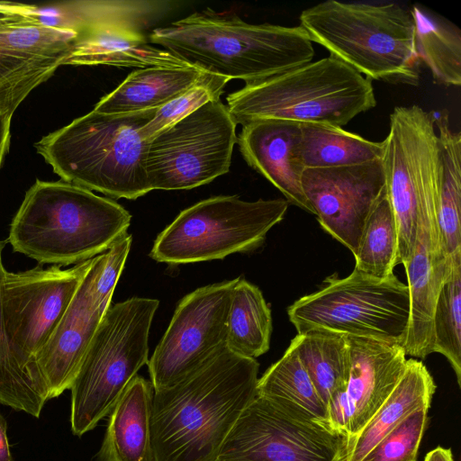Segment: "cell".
<instances>
[{"label": "cell", "mask_w": 461, "mask_h": 461, "mask_svg": "<svg viewBox=\"0 0 461 461\" xmlns=\"http://www.w3.org/2000/svg\"><path fill=\"white\" fill-rule=\"evenodd\" d=\"M259 364L228 348L176 384L154 390V461H216L243 410L257 395Z\"/></svg>", "instance_id": "obj_1"}, {"label": "cell", "mask_w": 461, "mask_h": 461, "mask_svg": "<svg viewBox=\"0 0 461 461\" xmlns=\"http://www.w3.org/2000/svg\"><path fill=\"white\" fill-rule=\"evenodd\" d=\"M149 41L212 74L246 83L312 62V41L300 26L251 24L210 9L155 28Z\"/></svg>", "instance_id": "obj_2"}, {"label": "cell", "mask_w": 461, "mask_h": 461, "mask_svg": "<svg viewBox=\"0 0 461 461\" xmlns=\"http://www.w3.org/2000/svg\"><path fill=\"white\" fill-rule=\"evenodd\" d=\"M131 221L110 198L61 179H37L12 220L8 241L40 264L76 265L107 251Z\"/></svg>", "instance_id": "obj_3"}, {"label": "cell", "mask_w": 461, "mask_h": 461, "mask_svg": "<svg viewBox=\"0 0 461 461\" xmlns=\"http://www.w3.org/2000/svg\"><path fill=\"white\" fill-rule=\"evenodd\" d=\"M156 109L122 114L94 110L35 143L61 180L113 198L135 200L150 192L140 130Z\"/></svg>", "instance_id": "obj_4"}, {"label": "cell", "mask_w": 461, "mask_h": 461, "mask_svg": "<svg viewBox=\"0 0 461 461\" xmlns=\"http://www.w3.org/2000/svg\"><path fill=\"white\" fill-rule=\"evenodd\" d=\"M299 20L312 42L371 81L419 85L410 9L394 2L327 0L303 10Z\"/></svg>", "instance_id": "obj_5"}, {"label": "cell", "mask_w": 461, "mask_h": 461, "mask_svg": "<svg viewBox=\"0 0 461 461\" xmlns=\"http://www.w3.org/2000/svg\"><path fill=\"white\" fill-rule=\"evenodd\" d=\"M226 101L237 125L272 118L342 127L376 105L372 81L330 55L246 83Z\"/></svg>", "instance_id": "obj_6"}, {"label": "cell", "mask_w": 461, "mask_h": 461, "mask_svg": "<svg viewBox=\"0 0 461 461\" xmlns=\"http://www.w3.org/2000/svg\"><path fill=\"white\" fill-rule=\"evenodd\" d=\"M159 302L133 297L107 309L70 387V424L81 437L109 416L149 362V334Z\"/></svg>", "instance_id": "obj_7"}, {"label": "cell", "mask_w": 461, "mask_h": 461, "mask_svg": "<svg viewBox=\"0 0 461 461\" xmlns=\"http://www.w3.org/2000/svg\"><path fill=\"white\" fill-rule=\"evenodd\" d=\"M324 283L287 309L297 334L321 330L403 346L410 319L407 285L394 275L381 279L355 268Z\"/></svg>", "instance_id": "obj_8"}, {"label": "cell", "mask_w": 461, "mask_h": 461, "mask_svg": "<svg viewBox=\"0 0 461 461\" xmlns=\"http://www.w3.org/2000/svg\"><path fill=\"white\" fill-rule=\"evenodd\" d=\"M285 199L241 200L219 195L183 210L157 237L149 256L158 262L180 265L221 259L253 250L285 217Z\"/></svg>", "instance_id": "obj_9"}, {"label": "cell", "mask_w": 461, "mask_h": 461, "mask_svg": "<svg viewBox=\"0 0 461 461\" xmlns=\"http://www.w3.org/2000/svg\"><path fill=\"white\" fill-rule=\"evenodd\" d=\"M237 123L221 99L153 136L145 170L150 190H186L229 172Z\"/></svg>", "instance_id": "obj_10"}, {"label": "cell", "mask_w": 461, "mask_h": 461, "mask_svg": "<svg viewBox=\"0 0 461 461\" xmlns=\"http://www.w3.org/2000/svg\"><path fill=\"white\" fill-rule=\"evenodd\" d=\"M384 142L385 189L398 234L397 263L404 266L413 250L419 203L440 186L441 154L433 112L415 104L396 106Z\"/></svg>", "instance_id": "obj_11"}, {"label": "cell", "mask_w": 461, "mask_h": 461, "mask_svg": "<svg viewBox=\"0 0 461 461\" xmlns=\"http://www.w3.org/2000/svg\"><path fill=\"white\" fill-rule=\"evenodd\" d=\"M94 258L68 269L51 266L6 271L2 282V314L9 341L22 367L48 398L33 374L32 361L68 309Z\"/></svg>", "instance_id": "obj_12"}, {"label": "cell", "mask_w": 461, "mask_h": 461, "mask_svg": "<svg viewBox=\"0 0 461 461\" xmlns=\"http://www.w3.org/2000/svg\"><path fill=\"white\" fill-rule=\"evenodd\" d=\"M237 280L200 287L181 299L147 364L154 390L176 384L227 348Z\"/></svg>", "instance_id": "obj_13"}, {"label": "cell", "mask_w": 461, "mask_h": 461, "mask_svg": "<svg viewBox=\"0 0 461 461\" xmlns=\"http://www.w3.org/2000/svg\"><path fill=\"white\" fill-rule=\"evenodd\" d=\"M347 438L294 418L256 395L225 438L216 461H344Z\"/></svg>", "instance_id": "obj_14"}, {"label": "cell", "mask_w": 461, "mask_h": 461, "mask_svg": "<svg viewBox=\"0 0 461 461\" xmlns=\"http://www.w3.org/2000/svg\"><path fill=\"white\" fill-rule=\"evenodd\" d=\"M301 182L321 228L354 256L366 220L385 190L382 159L304 168Z\"/></svg>", "instance_id": "obj_15"}, {"label": "cell", "mask_w": 461, "mask_h": 461, "mask_svg": "<svg viewBox=\"0 0 461 461\" xmlns=\"http://www.w3.org/2000/svg\"><path fill=\"white\" fill-rule=\"evenodd\" d=\"M350 367L346 386L328 402L331 428L353 438L369 421L402 377L406 355L402 347L347 336Z\"/></svg>", "instance_id": "obj_16"}, {"label": "cell", "mask_w": 461, "mask_h": 461, "mask_svg": "<svg viewBox=\"0 0 461 461\" xmlns=\"http://www.w3.org/2000/svg\"><path fill=\"white\" fill-rule=\"evenodd\" d=\"M77 33L28 19L0 26V115L12 117L70 53Z\"/></svg>", "instance_id": "obj_17"}, {"label": "cell", "mask_w": 461, "mask_h": 461, "mask_svg": "<svg viewBox=\"0 0 461 461\" xmlns=\"http://www.w3.org/2000/svg\"><path fill=\"white\" fill-rule=\"evenodd\" d=\"M439 189L424 195L418 206L413 250L404 265L410 294V319L402 348L406 356L433 353V314L453 258H447L438 221Z\"/></svg>", "instance_id": "obj_18"}, {"label": "cell", "mask_w": 461, "mask_h": 461, "mask_svg": "<svg viewBox=\"0 0 461 461\" xmlns=\"http://www.w3.org/2000/svg\"><path fill=\"white\" fill-rule=\"evenodd\" d=\"M104 258L105 252L95 257L62 318L33 358V374L50 399L70 389L105 313L93 295L94 284Z\"/></svg>", "instance_id": "obj_19"}, {"label": "cell", "mask_w": 461, "mask_h": 461, "mask_svg": "<svg viewBox=\"0 0 461 461\" xmlns=\"http://www.w3.org/2000/svg\"><path fill=\"white\" fill-rule=\"evenodd\" d=\"M301 124L298 122L262 118L244 125L237 142L245 161L299 208L314 214L303 187L304 169L298 157Z\"/></svg>", "instance_id": "obj_20"}, {"label": "cell", "mask_w": 461, "mask_h": 461, "mask_svg": "<svg viewBox=\"0 0 461 461\" xmlns=\"http://www.w3.org/2000/svg\"><path fill=\"white\" fill-rule=\"evenodd\" d=\"M175 5V2L158 0H75L42 6L34 5L26 17L36 23L77 34L104 28L144 32Z\"/></svg>", "instance_id": "obj_21"}, {"label": "cell", "mask_w": 461, "mask_h": 461, "mask_svg": "<svg viewBox=\"0 0 461 461\" xmlns=\"http://www.w3.org/2000/svg\"><path fill=\"white\" fill-rule=\"evenodd\" d=\"M63 65L198 68L151 44L144 32L123 28H104L77 34Z\"/></svg>", "instance_id": "obj_22"}, {"label": "cell", "mask_w": 461, "mask_h": 461, "mask_svg": "<svg viewBox=\"0 0 461 461\" xmlns=\"http://www.w3.org/2000/svg\"><path fill=\"white\" fill-rule=\"evenodd\" d=\"M154 388L135 375L109 414L96 461H154L150 416Z\"/></svg>", "instance_id": "obj_23"}, {"label": "cell", "mask_w": 461, "mask_h": 461, "mask_svg": "<svg viewBox=\"0 0 461 461\" xmlns=\"http://www.w3.org/2000/svg\"><path fill=\"white\" fill-rule=\"evenodd\" d=\"M436 384L425 365L406 360L399 382L363 429L347 442L344 461H361L366 454L408 415L430 406Z\"/></svg>", "instance_id": "obj_24"}, {"label": "cell", "mask_w": 461, "mask_h": 461, "mask_svg": "<svg viewBox=\"0 0 461 461\" xmlns=\"http://www.w3.org/2000/svg\"><path fill=\"white\" fill-rule=\"evenodd\" d=\"M204 73L200 68H139L101 98L93 110L105 114L157 110L189 89Z\"/></svg>", "instance_id": "obj_25"}, {"label": "cell", "mask_w": 461, "mask_h": 461, "mask_svg": "<svg viewBox=\"0 0 461 461\" xmlns=\"http://www.w3.org/2000/svg\"><path fill=\"white\" fill-rule=\"evenodd\" d=\"M257 394L270 400L294 418L331 428L327 404L292 343L281 358L258 378Z\"/></svg>", "instance_id": "obj_26"}, {"label": "cell", "mask_w": 461, "mask_h": 461, "mask_svg": "<svg viewBox=\"0 0 461 461\" xmlns=\"http://www.w3.org/2000/svg\"><path fill=\"white\" fill-rule=\"evenodd\" d=\"M300 124L298 157L304 168L354 166L383 158L384 140L371 141L329 123Z\"/></svg>", "instance_id": "obj_27"}, {"label": "cell", "mask_w": 461, "mask_h": 461, "mask_svg": "<svg viewBox=\"0 0 461 461\" xmlns=\"http://www.w3.org/2000/svg\"><path fill=\"white\" fill-rule=\"evenodd\" d=\"M415 26V49L433 81L443 86L461 85V32L453 23L429 9L410 8Z\"/></svg>", "instance_id": "obj_28"}, {"label": "cell", "mask_w": 461, "mask_h": 461, "mask_svg": "<svg viewBox=\"0 0 461 461\" xmlns=\"http://www.w3.org/2000/svg\"><path fill=\"white\" fill-rule=\"evenodd\" d=\"M433 114L442 164L438 221L445 252L452 258L461 251V133L451 129L447 110Z\"/></svg>", "instance_id": "obj_29"}, {"label": "cell", "mask_w": 461, "mask_h": 461, "mask_svg": "<svg viewBox=\"0 0 461 461\" xmlns=\"http://www.w3.org/2000/svg\"><path fill=\"white\" fill-rule=\"evenodd\" d=\"M322 400L342 392L346 386L350 354L347 336L312 330L297 334L291 341Z\"/></svg>", "instance_id": "obj_30"}, {"label": "cell", "mask_w": 461, "mask_h": 461, "mask_svg": "<svg viewBox=\"0 0 461 461\" xmlns=\"http://www.w3.org/2000/svg\"><path fill=\"white\" fill-rule=\"evenodd\" d=\"M271 310L258 286L238 277L233 288L228 324L227 348L255 358L269 349Z\"/></svg>", "instance_id": "obj_31"}, {"label": "cell", "mask_w": 461, "mask_h": 461, "mask_svg": "<svg viewBox=\"0 0 461 461\" xmlns=\"http://www.w3.org/2000/svg\"><path fill=\"white\" fill-rule=\"evenodd\" d=\"M397 255V228L385 189L364 224L354 268L376 278H387L398 265Z\"/></svg>", "instance_id": "obj_32"}, {"label": "cell", "mask_w": 461, "mask_h": 461, "mask_svg": "<svg viewBox=\"0 0 461 461\" xmlns=\"http://www.w3.org/2000/svg\"><path fill=\"white\" fill-rule=\"evenodd\" d=\"M433 352L443 355L451 365L461 386V251L455 254L433 314Z\"/></svg>", "instance_id": "obj_33"}, {"label": "cell", "mask_w": 461, "mask_h": 461, "mask_svg": "<svg viewBox=\"0 0 461 461\" xmlns=\"http://www.w3.org/2000/svg\"><path fill=\"white\" fill-rule=\"evenodd\" d=\"M4 247L0 241V403L38 418L49 398L16 358L3 319L1 286L6 273L2 260Z\"/></svg>", "instance_id": "obj_34"}, {"label": "cell", "mask_w": 461, "mask_h": 461, "mask_svg": "<svg viewBox=\"0 0 461 461\" xmlns=\"http://www.w3.org/2000/svg\"><path fill=\"white\" fill-rule=\"evenodd\" d=\"M229 78L205 72L189 89L156 110L152 119L140 130L149 140L159 131L182 120L203 104L221 99Z\"/></svg>", "instance_id": "obj_35"}, {"label": "cell", "mask_w": 461, "mask_h": 461, "mask_svg": "<svg viewBox=\"0 0 461 461\" xmlns=\"http://www.w3.org/2000/svg\"><path fill=\"white\" fill-rule=\"evenodd\" d=\"M429 407L408 415L384 437L361 461H417L428 421Z\"/></svg>", "instance_id": "obj_36"}, {"label": "cell", "mask_w": 461, "mask_h": 461, "mask_svg": "<svg viewBox=\"0 0 461 461\" xmlns=\"http://www.w3.org/2000/svg\"><path fill=\"white\" fill-rule=\"evenodd\" d=\"M131 242V236L126 233L105 251L104 265L93 287L95 302L104 312L111 306L112 296L123 270Z\"/></svg>", "instance_id": "obj_37"}, {"label": "cell", "mask_w": 461, "mask_h": 461, "mask_svg": "<svg viewBox=\"0 0 461 461\" xmlns=\"http://www.w3.org/2000/svg\"><path fill=\"white\" fill-rule=\"evenodd\" d=\"M34 5L0 1V26L25 20Z\"/></svg>", "instance_id": "obj_38"}, {"label": "cell", "mask_w": 461, "mask_h": 461, "mask_svg": "<svg viewBox=\"0 0 461 461\" xmlns=\"http://www.w3.org/2000/svg\"><path fill=\"white\" fill-rule=\"evenodd\" d=\"M10 125L11 122L0 116V168L3 160L8 152L10 145Z\"/></svg>", "instance_id": "obj_39"}, {"label": "cell", "mask_w": 461, "mask_h": 461, "mask_svg": "<svg viewBox=\"0 0 461 461\" xmlns=\"http://www.w3.org/2000/svg\"><path fill=\"white\" fill-rule=\"evenodd\" d=\"M6 420L0 413V461H13L6 434Z\"/></svg>", "instance_id": "obj_40"}, {"label": "cell", "mask_w": 461, "mask_h": 461, "mask_svg": "<svg viewBox=\"0 0 461 461\" xmlns=\"http://www.w3.org/2000/svg\"><path fill=\"white\" fill-rule=\"evenodd\" d=\"M424 461H455L450 448L437 447L428 452Z\"/></svg>", "instance_id": "obj_41"}, {"label": "cell", "mask_w": 461, "mask_h": 461, "mask_svg": "<svg viewBox=\"0 0 461 461\" xmlns=\"http://www.w3.org/2000/svg\"><path fill=\"white\" fill-rule=\"evenodd\" d=\"M1 116V115H0ZM2 117V116H1ZM5 119V118H4ZM7 121V120H6Z\"/></svg>", "instance_id": "obj_42"}]
</instances>
